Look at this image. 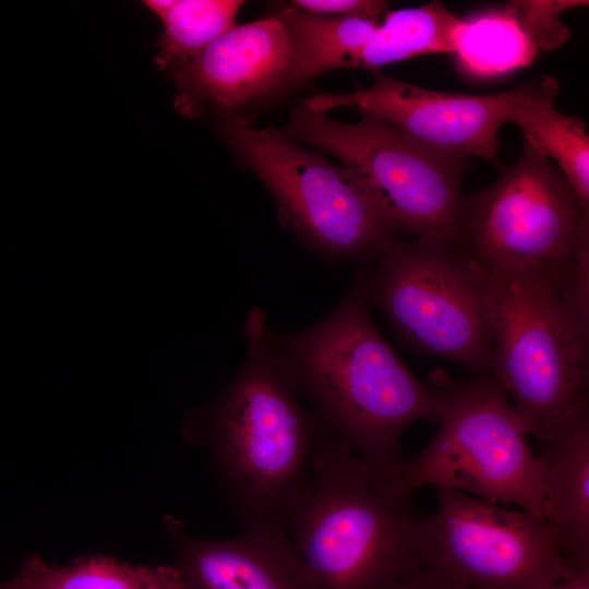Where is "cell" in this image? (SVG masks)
I'll return each mask as SVG.
<instances>
[{"mask_svg":"<svg viewBox=\"0 0 589 589\" xmlns=\"http://www.w3.org/2000/svg\"><path fill=\"white\" fill-rule=\"evenodd\" d=\"M385 589H471L464 585L446 579L421 566L408 577L388 586Z\"/></svg>","mask_w":589,"mask_h":589,"instance_id":"obj_22","label":"cell"},{"mask_svg":"<svg viewBox=\"0 0 589 589\" xmlns=\"http://www.w3.org/2000/svg\"><path fill=\"white\" fill-rule=\"evenodd\" d=\"M435 512L419 517L421 566L471 589H539L572 576L544 518L435 488Z\"/></svg>","mask_w":589,"mask_h":589,"instance_id":"obj_10","label":"cell"},{"mask_svg":"<svg viewBox=\"0 0 589 589\" xmlns=\"http://www.w3.org/2000/svg\"><path fill=\"white\" fill-rule=\"evenodd\" d=\"M184 589H317L287 532L244 528L231 539L190 534L164 518Z\"/></svg>","mask_w":589,"mask_h":589,"instance_id":"obj_13","label":"cell"},{"mask_svg":"<svg viewBox=\"0 0 589 589\" xmlns=\"http://www.w3.org/2000/svg\"><path fill=\"white\" fill-rule=\"evenodd\" d=\"M492 276L493 374L527 434L540 442L588 408L589 345L568 320L557 290Z\"/></svg>","mask_w":589,"mask_h":589,"instance_id":"obj_9","label":"cell"},{"mask_svg":"<svg viewBox=\"0 0 589 589\" xmlns=\"http://www.w3.org/2000/svg\"><path fill=\"white\" fill-rule=\"evenodd\" d=\"M539 589H589V570L576 572L572 576Z\"/></svg>","mask_w":589,"mask_h":589,"instance_id":"obj_23","label":"cell"},{"mask_svg":"<svg viewBox=\"0 0 589 589\" xmlns=\"http://www.w3.org/2000/svg\"><path fill=\"white\" fill-rule=\"evenodd\" d=\"M540 443L543 518L573 573L589 570L588 408L573 414Z\"/></svg>","mask_w":589,"mask_h":589,"instance_id":"obj_15","label":"cell"},{"mask_svg":"<svg viewBox=\"0 0 589 589\" xmlns=\"http://www.w3.org/2000/svg\"><path fill=\"white\" fill-rule=\"evenodd\" d=\"M267 328L263 311L252 308L242 368L187 429L207 448L220 490L244 528L288 533L322 425L277 364Z\"/></svg>","mask_w":589,"mask_h":589,"instance_id":"obj_2","label":"cell"},{"mask_svg":"<svg viewBox=\"0 0 589 589\" xmlns=\"http://www.w3.org/2000/svg\"><path fill=\"white\" fill-rule=\"evenodd\" d=\"M530 81L492 94L434 91L393 79L380 71L366 88L350 93H317L299 104L328 112L339 107L354 108L377 117L428 146L478 156L498 169L500 129L508 122L516 103Z\"/></svg>","mask_w":589,"mask_h":589,"instance_id":"obj_11","label":"cell"},{"mask_svg":"<svg viewBox=\"0 0 589 589\" xmlns=\"http://www.w3.org/2000/svg\"><path fill=\"white\" fill-rule=\"evenodd\" d=\"M345 123L294 107L279 133L328 153L368 188L390 229L461 245L470 156L441 151L365 112ZM462 247V245H461Z\"/></svg>","mask_w":589,"mask_h":589,"instance_id":"obj_6","label":"cell"},{"mask_svg":"<svg viewBox=\"0 0 589 589\" xmlns=\"http://www.w3.org/2000/svg\"><path fill=\"white\" fill-rule=\"evenodd\" d=\"M0 589H8V588L2 582V584H0Z\"/></svg>","mask_w":589,"mask_h":589,"instance_id":"obj_24","label":"cell"},{"mask_svg":"<svg viewBox=\"0 0 589 589\" xmlns=\"http://www.w3.org/2000/svg\"><path fill=\"white\" fill-rule=\"evenodd\" d=\"M558 82L550 75L530 81L526 94L513 107L508 122L516 123L524 142L554 160L557 168L589 205V135L585 122L560 112L555 106Z\"/></svg>","mask_w":589,"mask_h":589,"instance_id":"obj_16","label":"cell"},{"mask_svg":"<svg viewBox=\"0 0 589 589\" xmlns=\"http://www.w3.org/2000/svg\"><path fill=\"white\" fill-rule=\"evenodd\" d=\"M291 57L289 37L275 14L235 24L170 72L177 87L175 106L190 118L206 105L232 115L279 89Z\"/></svg>","mask_w":589,"mask_h":589,"instance_id":"obj_12","label":"cell"},{"mask_svg":"<svg viewBox=\"0 0 589 589\" xmlns=\"http://www.w3.org/2000/svg\"><path fill=\"white\" fill-rule=\"evenodd\" d=\"M289 37L292 57L279 88L294 87L327 71L353 68L378 25V17L327 16L291 5L275 14Z\"/></svg>","mask_w":589,"mask_h":589,"instance_id":"obj_17","label":"cell"},{"mask_svg":"<svg viewBox=\"0 0 589 589\" xmlns=\"http://www.w3.org/2000/svg\"><path fill=\"white\" fill-rule=\"evenodd\" d=\"M437 431L389 483L412 492L449 488L543 517L542 466L503 385L494 374L432 384Z\"/></svg>","mask_w":589,"mask_h":589,"instance_id":"obj_7","label":"cell"},{"mask_svg":"<svg viewBox=\"0 0 589 589\" xmlns=\"http://www.w3.org/2000/svg\"><path fill=\"white\" fill-rule=\"evenodd\" d=\"M220 132L274 196L281 224L333 261L373 262L395 238L365 184L275 128L225 115Z\"/></svg>","mask_w":589,"mask_h":589,"instance_id":"obj_8","label":"cell"},{"mask_svg":"<svg viewBox=\"0 0 589 589\" xmlns=\"http://www.w3.org/2000/svg\"><path fill=\"white\" fill-rule=\"evenodd\" d=\"M412 492L381 481L342 440L321 429L288 534L317 589H385L421 567Z\"/></svg>","mask_w":589,"mask_h":589,"instance_id":"obj_3","label":"cell"},{"mask_svg":"<svg viewBox=\"0 0 589 589\" xmlns=\"http://www.w3.org/2000/svg\"><path fill=\"white\" fill-rule=\"evenodd\" d=\"M290 5L299 11L327 16L378 17L388 8L381 0H293Z\"/></svg>","mask_w":589,"mask_h":589,"instance_id":"obj_21","label":"cell"},{"mask_svg":"<svg viewBox=\"0 0 589 589\" xmlns=\"http://www.w3.org/2000/svg\"><path fill=\"white\" fill-rule=\"evenodd\" d=\"M3 584L8 589H184L175 565L133 566L100 554L65 566L31 555Z\"/></svg>","mask_w":589,"mask_h":589,"instance_id":"obj_18","label":"cell"},{"mask_svg":"<svg viewBox=\"0 0 589 589\" xmlns=\"http://www.w3.org/2000/svg\"><path fill=\"white\" fill-rule=\"evenodd\" d=\"M584 0H516L459 17L452 53L460 73L493 80L530 65L561 47L569 32L561 16Z\"/></svg>","mask_w":589,"mask_h":589,"instance_id":"obj_14","label":"cell"},{"mask_svg":"<svg viewBox=\"0 0 589 589\" xmlns=\"http://www.w3.org/2000/svg\"><path fill=\"white\" fill-rule=\"evenodd\" d=\"M161 22L155 63L169 73L189 62L232 27L240 0H145Z\"/></svg>","mask_w":589,"mask_h":589,"instance_id":"obj_20","label":"cell"},{"mask_svg":"<svg viewBox=\"0 0 589 589\" xmlns=\"http://www.w3.org/2000/svg\"><path fill=\"white\" fill-rule=\"evenodd\" d=\"M461 245L489 273L558 293L589 268V205L561 170L522 143L518 159L466 197Z\"/></svg>","mask_w":589,"mask_h":589,"instance_id":"obj_5","label":"cell"},{"mask_svg":"<svg viewBox=\"0 0 589 589\" xmlns=\"http://www.w3.org/2000/svg\"><path fill=\"white\" fill-rule=\"evenodd\" d=\"M360 274L324 320L289 335L267 328L277 364L322 428L346 442L385 483L401 464L400 438L414 421L436 422V395L372 322Z\"/></svg>","mask_w":589,"mask_h":589,"instance_id":"obj_1","label":"cell"},{"mask_svg":"<svg viewBox=\"0 0 589 589\" xmlns=\"http://www.w3.org/2000/svg\"><path fill=\"white\" fill-rule=\"evenodd\" d=\"M360 272L368 302L407 347L493 374V276L458 243L393 238Z\"/></svg>","mask_w":589,"mask_h":589,"instance_id":"obj_4","label":"cell"},{"mask_svg":"<svg viewBox=\"0 0 589 589\" xmlns=\"http://www.w3.org/2000/svg\"><path fill=\"white\" fill-rule=\"evenodd\" d=\"M459 17L441 1L386 11L357 55L353 68L377 72L397 61L431 53H453Z\"/></svg>","mask_w":589,"mask_h":589,"instance_id":"obj_19","label":"cell"}]
</instances>
